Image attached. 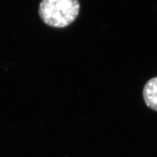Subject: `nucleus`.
I'll return each instance as SVG.
<instances>
[{
	"label": "nucleus",
	"instance_id": "1",
	"mask_svg": "<svg viewBox=\"0 0 157 157\" xmlns=\"http://www.w3.org/2000/svg\"><path fill=\"white\" fill-rule=\"evenodd\" d=\"M80 10L78 0H42L39 14L44 23L54 28H64L77 18Z\"/></svg>",
	"mask_w": 157,
	"mask_h": 157
},
{
	"label": "nucleus",
	"instance_id": "2",
	"mask_svg": "<svg viewBox=\"0 0 157 157\" xmlns=\"http://www.w3.org/2000/svg\"><path fill=\"white\" fill-rule=\"evenodd\" d=\"M143 96L146 105L151 109L157 111V77L151 78L146 83Z\"/></svg>",
	"mask_w": 157,
	"mask_h": 157
}]
</instances>
